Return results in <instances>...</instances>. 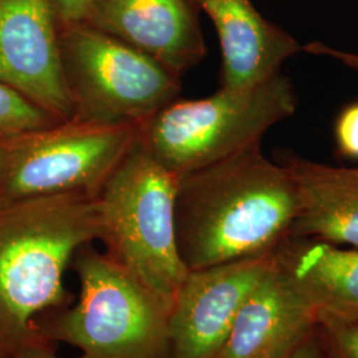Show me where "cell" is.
<instances>
[{"instance_id": "cell-10", "label": "cell", "mask_w": 358, "mask_h": 358, "mask_svg": "<svg viewBox=\"0 0 358 358\" xmlns=\"http://www.w3.org/2000/svg\"><path fill=\"white\" fill-rule=\"evenodd\" d=\"M192 4L190 0H96L84 23L180 76L206 55Z\"/></svg>"}, {"instance_id": "cell-6", "label": "cell", "mask_w": 358, "mask_h": 358, "mask_svg": "<svg viewBox=\"0 0 358 358\" xmlns=\"http://www.w3.org/2000/svg\"><path fill=\"white\" fill-rule=\"evenodd\" d=\"M60 53L71 120L141 125L178 100V73L87 23L60 28Z\"/></svg>"}, {"instance_id": "cell-8", "label": "cell", "mask_w": 358, "mask_h": 358, "mask_svg": "<svg viewBox=\"0 0 358 358\" xmlns=\"http://www.w3.org/2000/svg\"><path fill=\"white\" fill-rule=\"evenodd\" d=\"M0 81L56 120L72 118L51 0H0Z\"/></svg>"}, {"instance_id": "cell-22", "label": "cell", "mask_w": 358, "mask_h": 358, "mask_svg": "<svg viewBox=\"0 0 358 358\" xmlns=\"http://www.w3.org/2000/svg\"><path fill=\"white\" fill-rule=\"evenodd\" d=\"M0 202H1V198H0Z\"/></svg>"}, {"instance_id": "cell-11", "label": "cell", "mask_w": 358, "mask_h": 358, "mask_svg": "<svg viewBox=\"0 0 358 358\" xmlns=\"http://www.w3.org/2000/svg\"><path fill=\"white\" fill-rule=\"evenodd\" d=\"M315 327L316 310L287 276L275 252L215 358H289Z\"/></svg>"}, {"instance_id": "cell-19", "label": "cell", "mask_w": 358, "mask_h": 358, "mask_svg": "<svg viewBox=\"0 0 358 358\" xmlns=\"http://www.w3.org/2000/svg\"><path fill=\"white\" fill-rule=\"evenodd\" d=\"M304 51L313 53V55H320V56H328L331 59H334L340 63L352 68L353 71H356L358 73V55L357 53H350V52L340 51L336 48L327 47L321 43H312L308 44L307 47L303 48Z\"/></svg>"}, {"instance_id": "cell-16", "label": "cell", "mask_w": 358, "mask_h": 358, "mask_svg": "<svg viewBox=\"0 0 358 358\" xmlns=\"http://www.w3.org/2000/svg\"><path fill=\"white\" fill-rule=\"evenodd\" d=\"M317 327L321 328L329 358H358V317L320 316Z\"/></svg>"}, {"instance_id": "cell-4", "label": "cell", "mask_w": 358, "mask_h": 358, "mask_svg": "<svg viewBox=\"0 0 358 358\" xmlns=\"http://www.w3.org/2000/svg\"><path fill=\"white\" fill-rule=\"evenodd\" d=\"M289 78L276 73L245 90L176 100L140 125L138 142L176 176L222 161L255 143L296 112Z\"/></svg>"}, {"instance_id": "cell-2", "label": "cell", "mask_w": 358, "mask_h": 358, "mask_svg": "<svg viewBox=\"0 0 358 358\" xmlns=\"http://www.w3.org/2000/svg\"><path fill=\"white\" fill-rule=\"evenodd\" d=\"M101 234L99 199L90 194L0 202V358L38 337V316L71 304L65 271Z\"/></svg>"}, {"instance_id": "cell-12", "label": "cell", "mask_w": 358, "mask_h": 358, "mask_svg": "<svg viewBox=\"0 0 358 358\" xmlns=\"http://www.w3.org/2000/svg\"><path fill=\"white\" fill-rule=\"evenodd\" d=\"M213 20L222 50L220 90L255 87L279 73L300 45L266 20L251 0H190Z\"/></svg>"}, {"instance_id": "cell-15", "label": "cell", "mask_w": 358, "mask_h": 358, "mask_svg": "<svg viewBox=\"0 0 358 358\" xmlns=\"http://www.w3.org/2000/svg\"><path fill=\"white\" fill-rule=\"evenodd\" d=\"M57 122L62 121L0 81V136L48 128Z\"/></svg>"}, {"instance_id": "cell-13", "label": "cell", "mask_w": 358, "mask_h": 358, "mask_svg": "<svg viewBox=\"0 0 358 358\" xmlns=\"http://www.w3.org/2000/svg\"><path fill=\"white\" fill-rule=\"evenodd\" d=\"M297 208L289 238H313L358 248V169L292 158Z\"/></svg>"}, {"instance_id": "cell-20", "label": "cell", "mask_w": 358, "mask_h": 358, "mask_svg": "<svg viewBox=\"0 0 358 358\" xmlns=\"http://www.w3.org/2000/svg\"><path fill=\"white\" fill-rule=\"evenodd\" d=\"M13 358H62L57 356L53 344L35 337L28 344L23 346ZM80 358V357H78Z\"/></svg>"}, {"instance_id": "cell-9", "label": "cell", "mask_w": 358, "mask_h": 358, "mask_svg": "<svg viewBox=\"0 0 358 358\" xmlns=\"http://www.w3.org/2000/svg\"><path fill=\"white\" fill-rule=\"evenodd\" d=\"M275 252L189 272L171 310V358L217 357Z\"/></svg>"}, {"instance_id": "cell-5", "label": "cell", "mask_w": 358, "mask_h": 358, "mask_svg": "<svg viewBox=\"0 0 358 358\" xmlns=\"http://www.w3.org/2000/svg\"><path fill=\"white\" fill-rule=\"evenodd\" d=\"M176 194L177 176L137 141L97 195L105 254L170 299L190 272L177 243Z\"/></svg>"}, {"instance_id": "cell-3", "label": "cell", "mask_w": 358, "mask_h": 358, "mask_svg": "<svg viewBox=\"0 0 358 358\" xmlns=\"http://www.w3.org/2000/svg\"><path fill=\"white\" fill-rule=\"evenodd\" d=\"M71 266L78 278V300L38 316L36 336L75 346L80 358H171L174 299L158 294L90 244L77 251Z\"/></svg>"}, {"instance_id": "cell-21", "label": "cell", "mask_w": 358, "mask_h": 358, "mask_svg": "<svg viewBox=\"0 0 358 358\" xmlns=\"http://www.w3.org/2000/svg\"><path fill=\"white\" fill-rule=\"evenodd\" d=\"M289 358H322L321 357L320 350L317 349V346L315 345V343L308 338L304 344L299 346L294 353L291 355Z\"/></svg>"}, {"instance_id": "cell-1", "label": "cell", "mask_w": 358, "mask_h": 358, "mask_svg": "<svg viewBox=\"0 0 358 358\" xmlns=\"http://www.w3.org/2000/svg\"><path fill=\"white\" fill-rule=\"evenodd\" d=\"M294 178L255 143L177 176L176 232L189 271L273 254L291 234Z\"/></svg>"}, {"instance_id": "cell-14", "label": "cell", "mask_w": 358, "mask_h": 358, "mask_svg": "<svg viewBox=\"0 0 358 358\" xmlns=\"http://www.w3.org/2000/svg\"><path fill=\"white\" fill-rule=\"evenodd\" d=\"M297 291L320 316L358 317V248L316 241L276 250Z\"/></svg>"}, {"instance_id": "cell-7", "label": "cell", "mask_w": 358, "mask_h": 358, "mask_svg": "<svg viewBox=\"0 0 358 358\" xmlns=\"http://www.w3.org/2000/svg\"><path fill=\"white\" fill-rule=\"evenodd\" d=\"M140 125L68 120L0 136V198L84 192L97 196L138 141Z\"/></svg>"}, {"instance_id": "cell-18", "label": "cell", "mask_w": 358, "mask_h": 358, "mask_svg": "<svg viewBox=\"0 0 358 358\" xmlns=\"http://www.w3.org/2000/svg\"><path fill=\"white\" fill-rule=\"evenodd\" d=\"M96 0H51L60 28L84 23Z\"/></svg>"}, {"instance_id": "cell-17", "label": "cell", "mask_w": 358, "mask_h": 358, "mask_svg": "<svg viewBox=\"0 0 358 358\" xmlns=\"http://www.w3.org/2000/svg\"><path fill=\"white\" fill-rule=\"evenodd\" d=\"M336 142L338 152L358 158V103L346 106L336 121Z\"/></svg>"}]
</instances>
